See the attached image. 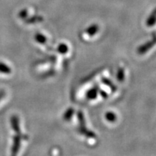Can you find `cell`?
I'll list each match as a JSON object with an SVG mask.
<instances>
[{
	"instance_id": "6da1fadb",
	"label": "cell",
	"mask_w": 156,
	"mask_h": 156,
	"mask_svg": "<svg viewBox=\"0 0 156 156\" xmlns=\"http://www.w3.org/2000/svg\"><path fill=\"white\" fill-rule=\"evenodd\" d=\"M77 118L79 120L80 126H79V132L80 133L83 134L85 136H87L89 138H95V134L93 132H91L90 130L87 129L85 127V119H84L83 114L82 112H78L77 113Z\"/></svg>"
},
{
	"instance_id": "7a4b0ae2",
	"label": "cell",
	"mask_w": 156,
	"mask_h": 156,
	"mask_svg": "<svg viewBox=\"0 0 156 156\" xmlns=\"http://www.w3.org/2000/svg\"><path fill=\"white\" fill-rule=\"evenodd\" d=\"M23 138L25 140H28V136L24 135V134H16V135L13 136V145L12 147V155H15L18 153L20 147V142L21 139Z\"/></svg>"
},
{
	"instance_id": "3957f363",
	"label": "cell",
	"mask_w": 156,
	"mask_h": 156,
	"mask_svg": "<svg viewBox=\"0 0 156 156\" xmlns=\"http://www.w3.org/2000/svg\"><path fill=\"white\" fill-rule=\"evenodd\" d=\"M156 44V36H153V38L151 41L146 43V44L142 45L140 47L138 48L137 53L139 54H145L147 51H149L151 48L153 47V46Z\"/></svg>"
},
{
	"instance_id": "277c9868",
	"label": "cell",
	"mask_w": 156,
	"mask_h": 156,
	"mask_svg": "<svg viewBox=\"0 0 156 156\" xmlns=\"http://www.w3.org/2000/svg\"><path fill=\"white\" fill-rule=\"evenodd\" d=\"M11 125L12 127L13 130L15 132L16 134H21L20 128V122L19 118L17 116H13L11 118Z\"/></svg>"
},
{
	"instance_id": "5b68a950",
	"label": "cell",
	"mask_w": 156,
	"mask_h": 156,
	"mask_svg": "<svg viewBox=\"0 0 156 156\" xmlns=\"http://www.w3.org/2000/svg\"><path fill=\"white\" fill-rule=\"evenodd\" d=\"M98 87H95L87 91L86 96L89 100H95L98 96Z\"/></svg>"
},
{
	"instance_id": "8992f818",
	"label": "cell",
	"mask_w": 156,
	"mask_h": 156,
	"mask_svg": "<svg viewBox=\"0 0 156 156\" xmlns=\"http://www.w3.org/2000/svg\"><path fill=\"white\" fill-rule=\"evenodd\" d=\"M99 30V26L96 24L91 25L86 29V33L90 36H93L95 34H97L98 31Z\"/></svg>"
},
{
	"instance_id": "52a82bcc",
	"label": "cell",
	"mask_w": 156,
	"mask_h": 156,
	"mask_svg": "<svg viewBox=\"0 0 156 156\" xmlns=\"http://www.w3.org/2000/svg\"><path fill=\"white\" fill-rule=\"evenodd\" d=\"M156 23V9H155L152 14L150 15L148 19L147 20V25L148 27H152Z\"/></svg>"
},
{
	"instance_id": "ba28073f",
	"label": "cell",
	"mask_w": 156,
	"mask_h": 156,
	"mask_svg": "<svg viewBox=\"0 0 156 156\" xmlns=\"http://www.w3.org/2000/svg\"><path fill=\"white\" fill-rule=\"evenodd\" d=\"M0 73L3 74H10L12 73L11 68L3 62H0Z\"/></svg>"
},
{
	"instance_id": "9c48e42d",
	"label": "cell",
	"mask_w": 156,
	"mask_h": 156,
	"mask_svg": "<svg viewBox=\"0 0 156 156\" xmlns=\"http://www.w3.org/2000/svg\"><path fill=\"white\" fill-rule=\"evenodd\" d=\"M75 113V110H74L73 108H69L66 111L65 113H64L63 115V119L64 121H68L70 119L72 118L73 115Z\"/></svg>"
},
{
	"instance_id": "30bf717a",
	"label": "cell",
	"mask_w": 156,
	"mask_h": 156,
	"mask_svg": "<svg viewBox=\"0 0 156 156\" xmlns=\"http://www.w3.org/2000/svg\"><path fill=\"white\" fill-rule=\"evenodd\" d=\"M69 51V48H68L67 45L65 44H60L57 47V51L59 54H67Z\"/></svg>"
},
{
	"instance_id": "8fae6325",
	"label": "cell",
	"mask_w": 156,
	"mask_h": 156,
	"mask_svg": "<svg viewBox=\"0 0 156 156\" xmlns=\"http://www.w3.org/2000/svg\"><path fill=\"white\" fill-rule=\"evenodd\" d=\"M102 82H103V83H104L105 85L110 87L111 90H112L113 92H114V91H116L117 90L116 87L115 86V85L112 83V82H111V80H109L107 79V78L103 77L102 78Z\"/></svg>"
},
{
	"instance_id": "7c38bea8",
	"label": "cell",
	"mask_w": 156,
	"mask_h": 156,
	"mask_svg": "<svg viewBox=\"0 0 156 156\" xmlns=\"http://www.w3.org/2000/svg\"><path fill=\"white\" fill-rule=\"evenodd\" d=\"M35 39H36L37 42L41 44H44L47 41V38H46V37H45L44 35L41 34H37L36 36H35Z\"/></svg>"
},
{
	"instance_id": "4fadbf2b",
	"label": "cell",
	"mask_w": 156,
	"mask_h": 156,
	"mask_svg": "<svg viewBox=\"0 0 156 156\" xmlns=\"http://www.w3.org/2000/svg\"><path fill=\"white\" fill-rule=\"evenodd\" d=\"M106 119L109 122H114L116 120V115L114 112H107L106 114Z\"/></svg>"
},
{
	"instance_id": "5bb4252c",
	"label": "cell",
	"mask_w": 156,
	"mask_h": 156,
	"mask_svg": "<svg viewBox=\"0 0 156 156\" xmlns=\"http://www.w3.org/2000/svg\"><path fill=\"white\" fill-rule=\"evenodd\" d=\"M125 76H124V70L123 68H119L117 72V80L119 82L124 81Z\"/></svg>"
},
{
	"instance_id": "9a60e30c",
	"label": "cell",
	"mask_w": 156,
	"mask_h": 156,
	"mask_svg": "<svg viewBox=\"0 0 156 156\" xmlns=\"http://www.w3.org/2000/svg\"><path fill=\"white\" fill-rule=\"evenodd\" d=\"M40 21H43V17L40 16H34L30 18H28L26 20V23H28V24H30V23H34L36 22H40Z\"/></svg>"
},
{
	"instance_id": "2e32d148",
	"label": "cell",
	"mask_w": 156,
	"mask_h": 156,
	"mask_svg": "<svg viewBox=\"0 0 156 156\" xmlns=\"http://www.w3.org/2000/svg\"><path fill=\"white\" fill-rule=\"evenodd\" d=\"M27 16H28V11H27V9H23V10L20 12L19 17L20 18L24 19L25 17H27Z\"/></svg>"
},
{
	"instance_id": "e0dca14e",
	"label": "cell",
	"mask_w": 156,
	"mask_h": 156,
	"mask_svg": "<svg viewBox=\"0 0 156 156\" xmlns=\"http://www.w3.org/2000/svg\"><path fill=\"white\" fill-rule=\"evenodd\" d=\"M100 94L101 96H102L103 98H106L107 97H108V94L105 92V91H103V90H101L100 91Z\"/></svg>"
},
{
	"instance_id": "ac0fdd59",
	"label": "cell",
	"mask_w": 156,
	"mask_h": 156,
	"mask_svg": "<svg viewBox=\"0 0 156 156\" xmlns=\"http://www.w3.org/2000/svg\"><path fill=\"white\" fill-rule=\"evenodd\" d=\"M4 95H5V92H4L3 90H2L1 92H0V101L2 100V98L4 97Z\"/></svg>"
}]
</instances>
